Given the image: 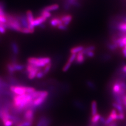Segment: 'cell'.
Returning a JSON list of instances; mask_svg holds the SVG:
<instances>
[{
	"label": "cell",
	"mask_w": 126,
	"mask_h": 126,
	"mask_svg": "<svg viewBox=\"0 0 126 126\" xmlns=\"http://www.w3.org/2000/svg\"><path fill=\"white\" fill-rule=\"evenodd\" d=\"M33 99L31 94L15 95L13 99V107L18 112L32 108Z\"/></svg>",
	"instance_id": "6da1fadb"
},
{
	"label": "cell",
	"mask_w": 126,
	"mask_h": 126,
	"mask_svg": "<svg viewBox=\"0 0 126 126\" xmlns=\"http://www.w3.org/2000/svg\"><path fill=\"white\" fill-rule=\"evenodd\" d=\"M7 22L5 23L6 29L12 30L16 32H21L23 28L19 18L9 14L6 15Z\"/></svg>",
	"instance_id": "7a4b0ae2"
},
{
	"label": "cell",
	"mask_w": 126,
	"mask_h": 126,
	"mask_svg": "<svg viewBox=\"0 0 126 126\" xmlns=\"http://www.w3.org/2000/svg\"><path fill=\"white\" fill-rule=\"evenodd\" d=\"M27 62L28 64L41 68L51 63V59L49 57H31L27 59Z\"/></svg>",
	"instance_id": "3957f363"
},
{
	"label": "cell",
	"mask_w": 126,
	"mask_h": 126,
	"mask_svg": "<svg viewBox=\"0 0 126 126\" xmlns=\"http://www.w3.org/2000/svg\"><path fill=\"white\" fill-rule=\"evenodd\" d=\"M10 91L15 95L24 94H32L36 91V89L30 86H12L10 87Z\"/></svg>",
	"instance_id": "277c9868"
},
{
	"label": "cell",
	"mask_w": 126,
	"mask_h": 126,
	"mask_svg": "<svg viewBox=\"0 0 126 126\" xmlns=\"http://www.w3.org/2000/svg\"><path fill=\"white\" fill-rule=\"evenodd\" d=\"M26 72L28 73V78L31 79H33L36 78V74L41 70V68H38L32 64H28L26 67Z\"/></svg>",
	"instance_id": "5b68a950"
},
{
	"label": "cell",
	"mask_w": 126,
	"mask_h": 126,
	"mask_svg": "<svg viewBox=\"0 0 126 126\" xmlns=\"http://www.w3.org/2000/svg\"><path fill=\"white\" fill-rule=\"evenodd\" d=\"M46 20H47V18H45L43 16H41L38 17H37L36 18H34V20L33 21L32 23L29 25L32 26V27L35 28L36 26H38L42 24L43 23L46 22Z\"/></svg>",
	"instance_id": "8992f818"
},
{
	"label": "cell",
	"mask_w": 126,
	"mask_h": 126,
	"mask_svg": "<svg viewBox=\"0 0 126 126\" xmlns=\"http://www.w3.org/2000/svg\"><path fill=\"white\" fill-rule=\"evenodd\" d=\"M31 94L32 95L33 99L38 97H43L47 99L49 93L46 91H36Z\"/></svg>",
	"instance_id": "52a82bcc"
},
{
	"label": "cell",
	"mask_w": 126,
	"mask_h": 126,
	"mask_svg": "<svg viewBox=\"0 0 126 126\" xmlns=\"http://www.w3.org/2000/svg\"><path fill=\"white\" fill-rule=\"evenodd\" d=\"M34 115L35 114L34 110L32 108H30L25 111L23 117L25 121L33 122L34 118Z\"/></svg>",
	"instance_id": "ba28073f"
},
{
	"label": "cell",
	"mask_w": 126,
	"mask_h": 126,
	"mask_svg": "<svg viewBox=\"0 0 126 126\" xmlns=\"http://www.w3.org/2000/svg\"><path fill=\"white\" fill-rule=\"evenodd\" d=\"M50 121L47 117L43 116L39 119L36 126H50Z\"/></svg>",
	"instance_id": "9c48e42d"
},
{
	"label": "cell",
	"mask_w": 126,
	"mask_h": 126,
	"mask_svg": "<svg viewBox=\"0 0 126 126\" xmlns=\"http://www.w3.org/2000/svg\"><path fill=\"white\" fill-rule=\"evenodd\" d=\"M47 99L43 97H38L33 99L32 102V108H37L41 106L45 102Z\"/></svg>",
	"instance_id": "30bf717a"
},
{
	"label": "cell",
	"mask_w": 126,
	"mask_h": 126,
	"mask_svg": "<svg viewBox=\"0 0 126 126\" xmlns=\"http://www.w3.org/2000/svg\"><path fill=\"white\" fill-rule=\"evenodd\" d=\"M60 18L63 24L67 26L71 22L72 19V16L71 15L67 14L63 15Z\"/></svg>",
	"instance_id": "8fae6325"
},
{
	"label": "cell",
	"mask_w": 126,
	"mask_h": 126,
	"mask_svg": "<svg viewBox=\"0 0 126 126\" xmlns=\"http://www.w3.org/2000/svg\"><path fill=\"white\" fill-rule=\"evenodd\" d=\"M85 61V55L83 51H81L77 54L76 58L75 59V62L77 63L81 64L84 63Z\"/></svg>",
	"instance_id": "7c38bea8"
},
{
	"label": "cell",
	"mask_w": 126,
	"mask_h": 126,
	"mask_svg": "<svg viewBox=\"0 0 126 126\" xmlns=\"http://www.w3.org/2000/svg\"><path fill=\"white\" fill-rule=\"evenodd\" d=\"M50 25L53 27H58L59 25L63 23L59 17L52 18L50 21Z\"/></svg>",
	"instance_id": "4fadbf2b"
},
{
	"label": "cell",
	"mask_w": 126,
	"mask_h": 126,
	"mask_svg": "<svg viewBox=\"0 0 126 126\" xmlns=\"http://www.w3.org/2000/svg\"><path fill=\"white\" fill-rule=\"evenodd\" d=\"M84 49H85V47L83 46H81V45L77 46L72 48L70 50V52L71 54H77L81 51H82L83 50H84Z\"/></svg>",
	"instance_id": "5bb4252c"
},
{
	"label": "cell",
	"mask_w": 126,
	"mask_h": 126,
	"mask_svg": "<svg viewBox=\"0 0 126 126\" xmlns=\"http://www.w3.org/2000/svg\"><path fill=\"white\" fill-rule=\"evenodd\" d=\"M59 4H53L50 5L49 6H46L43 9L50 12L51 11H56L59 9Z\"/></svg>",
	"instance_id": "9a60e30c"
},
{
	"label": "cell",
	"mask_w": 126,
	"mask_h": 126,
	"mask_svg": "<svg viewBox=\"0 0 126 126\" xmlns=\"http://www.w3.org/2000/svg\"><path fill=\"white\" fill-rule=\"evenodd\" d=\"M26 19H27V22L28 23V24L30 25L32 23V22L34 19V17L33 16V14L32 13V11L28 10L26 12Z\"/></svg>",
	"instance_id": "2e32d148"
},
{
	"label": "cell",
	"mask_w": 126,
	"mask_h": 126,
	"mask_svg": "<svg viewBox=\"0 0 126 126\" xmlns=\"http://www.w3.org/2000/svg\"><path fill=\"white\" fill-rule=\"evenodd\" d=\"M101 117L100 115H99V113H97L94 115L92 116V117L91 118V122L93 124H96L98 122H99L100 120Z\"/></svg>",
	"instance_id": "e0dca14e"
},
{
	"label": "cell",
	"mask_w": 126,
	"mask_h": 126,
	"mask_svg": "<svg viewBox=\"0 0 126 126\" xmlns=\"http://www.w3.org/2000/svg\"><path fill=\"white\" fill-rule=\"evenodd\" d=\"M91 113H92V116L98 113H97V103L95 101H94L91 105Z\"/></svg>",
	"instance_id": "ac0fdd59"
},
{
	"label": "cell",
	"mask_w": 126,
	"mask_h": 126,
	"mask_svg": "<svg viewBox=\"0 0 126 126\" xmlns=\"http://www.w3.org/2000/svg\"><path fill=\"white\" fill-rule=\"evenodd\" d=\"M35 31V29H32L29 27H23L21 32L23 34H32Z\"/></svg>",
	"instance_id": "d6986e66"
},
{
	"label": "cell",
	"mask_w": 126,
	"mask_h": 126,
	"mask_svg": "<svg viewBox=\"0 0 126 126\" xmlns=\"http://www.w3.org/2000/svg\"><path fill=\"white\" fill-rule=\"evenodd\" d=\"M118 28L122 32H126V22L119 23L118 25Z\"/></svg>",
	"instance_id": "ffe728a7"
},
{
	"label": "cell",
	"mask_w": 126,
	"mask_h": 126,
	"mask_svg": "<svg viewBox=\"0 0 126 126\" xmlns=\"http://www.w3.org/2000/svg\"><path fill=\"white\" fill-rule=\"evenodd\" d=\"M7 69L10 74H13L14 72H16L13 66L11 63H9L7 64Z\"/></svg>",
	"instance_id": "44dd1931"
},
{
	"label": "cell",
	"mask_w": 126,
	"mask_h": 126,
	"mask_svg": "<svg viewBox=\"0 0 126 126\" xmlns=\"http://www.w3.org/2000/svg\"><path fill=\"white\" fill-rule=\"evenodd\" d=\"M41 16H44L45 18H50L51 16V14L49 11H46L45 10H43L41 12Z\"/></svg>",
	"instance_id": "7402d4cb"
},
{
	"label": "cell",
	"mask_w": 126,
	"mask_h": 126,
	"mask_svg": "<svg viewBox=\"0 0 126 126\" xmlns=\"http://www.w3.org/2000/svg\"><path fill=\"white\" fill-rule=\"evenodd\" d=\"M51 68V63H50L48 64H47L46 65H45V66L44 67V69L42 70L43 71V72L45 73V75L48 74L49 72H50V69Z\"/></svg>",
	"instance_id": "603a6c76"
},
{
	"label": "cell",
	"mask_w": 126,
	"mask_h": 126,
	"mask_svg": "<svg viewBox=\"0 0 126 126\" xmlns=\"http://www.w3.org/2000/svg\"><path fill=\"white\" fill-rule=\"evenodd\" d=\"M11 47H12V49L14 53L16 54H18V52H19L18 45L16 43H13V44H12Z\"/></svg>",
	"instance_id": "cb8c5ba5"
},
{
	"label": "cell",
	"mask_w": 126,
	"mask_h": 126,
	"mask_svg": "<svg viewBox=\"0 0 126 126\" xmlns=\"http://www.w3.org/2000/svg\"><path fill=\"white\" fill-rule=\"evenodd\" d=\"M33 122L31 121H25L24 122L19 123L21 126H33Z\"/></svg>",
	"instance_id": "d4e9b609"
},
{
	"label": "cell",
	"mask_w": 126,
	"mask_h": 126,
	"mask_svg": "<svg viewBox=\"0 0 126 126\" xmlns=\"http://www.w3.org/2000/svg\"><path fill=\"white\" fill-rule=\"evenodd\" d=\"M72 64V63H70L67 61L63 67V69H62L63 72H66L68 70L70 69V68L71 67Z\"/></svg>",
	"instance_id": "484cf974"
},
{
	"label": "cell",
	"mask_w": 126,
	"mask_h": 126,
	"mask_svg": "<svg viewBox=\"0 0 126 126\" xmlns=\"http://www.w3.org/2000/svg\"><path fill=\"white\" fill-rule=\"evenodd\" d=\"M6 32V27L5 26V24L0 23V34H4Z\"/></svg>",
	"instance_id": "4316f807"
},
{
	"label": "cell",
	"mask_w": 126,
	"mask_h": 126,
	"mask_svg": "<svg viewBox=\"0 0 126 126\" xmlns=\"http://www.w3.org/2000/svg\"><path fill=\"white\" fill-rule=\"evenodd\" d=\"M45 75V73L43 72V71L40 70L38 72H37V73L36 74V78L38 79H40L44 78Z\"/></svg>",
	"instance_id": "83f0119b"
},
{
	"label": "cell",
	"mask_w": 126,
	"mask_h": 126,
	"mask_svg": "<svg viewBox=\"0 0 126 126\" xmlns=\"http://www.w3.org/2000/svg\"><path fill=\"white\" fill-rule=\"evenodd\" d=\"M2 123L3 126H13L14 122H13V121L11 120H8L3 122Z\"/></svg>",
	"instance_id": "f1b7e54d"
},
{
	"label": "cell",
	"mask_w": 126,
	"mask_h": 126,
	"mask_svg": "<svg viewBox=\"0 0 126 126\" xmlns=\"http://www.w3.org/2000/svg\"><path fill=\"white\" fill-rule=\"evenodd\" d=\"M7 15V14H6ZM7 22L6 15L4 16L0 14V23L5 24Z\"/></svg>",
	"instance_id": "f546056e"
},
{
	"label": "cell",
	"mask_w": 126,
	"mask_h": 126,
	"mask_svg": "<svg viewBox=\"0 0 126 126\" xmlns=\"http://www.w3.org/2000/svg\"><path fill=\"white\" fill-rule=\"evenodd\" d=\"M0 14L4 16L6 15V14L5 12L4 7L3 4V3H1V2H0Z\"/></svg>",
	"instance_id": "4dcf8cb0"
},
{
	"label": "cell",
	"mask_w": 126,
	"mask_h": 126,
	"mask_svg": "<svg viewBox=\"0 0 126 126\" xmlns=\"http://www.w3.org/2000/svg\"><path fill=\"white\" fill-rule=\"evenodd\" d=\"M85 55H86L87 57L88 58H93L94 56V51H87L85 52Z\"/></svg>",
	"instance_id": "1f68e13d"
},
{
	"label": "cell",
	"mask_w": 126,
	"mask_h": 126,
	"mask_svg": "<svg viewBox=\"0 0 126 126\" xmlns=\"http://www.w3.org/2000/svg\"><path fill=\"white\" fill-rule=\"evenodd\" d=\"M59 30L62 31H66L67 29V26L63 24V23L59 25L58 27H57Z\"/></svg>",
	"instance_id": "d6a6232c"
},
{
	"label": "cell",
	"mask_w": 126,
	"mask_h": 126,
	"mask_svg": "<svg viewBox=\"0 0 126 126\" xmlns=\"http://www.w3.org/2000/svg\"><path fill=\"white\" fill-rule=\"evenodd\" d=\"M121 70L123 75V77L126 78V64L124 65L123 66H122Z\"/></svg>",
	"instance_id": "836d02e7"
},
{
	"label": "cell",
	"mask_w": 126,
	"mask_h": 126,
	"mask_svg": "<svg viewBox=\"0 0 126 126\" xmlns=\"http://www.w3.org/2000/svg\"><path fill=\"white\" fill-rule=\"evenodd\" d=\"M122 54H123V56L126 58V49L125 48H123V49H122Z\"/></svg>",
	"instance_id": "e575fe53"
},
{
	"label": "cell",
	"mask_w": 126,
	"mask_h": 126,
	"mask_svg": "<svg viewBox=\"0 0 126 126\" xmlns=\"http://www.w3.org/2000/svg\"><path fill=\"white\" fill-rule=\"evenodd\" d=\"M15 126H21V125L19 124V123H17L15 125Z\"/></svg>",
	"instance_id": "d590c367"
},
{
	"label": "cell",
	"mask_w": 126,
	"mask_h": 126,
	"mask_svg": "<svg viewBox=\"0 0 126 126\" xmlns=\"http://www.w3.org/2000/svg\"><path fill=\"white\" fill-rule=\"evenodd\" d=\"M124 48H125V49H126V45L125 46V47H124Z\"/></svg>",
	"instance_id": "8d00e7d4"
},
{
	"label": "cell",
	"mask_w": 126,
	"mask_h": 126,
	"mask_svg": "<svg viewBox=\"0 0 126 126\" xmlns=\"http://www.w3.org/2000/svg\"></svg>",
	"instance_id": "74e56055"
}]
</instances>
